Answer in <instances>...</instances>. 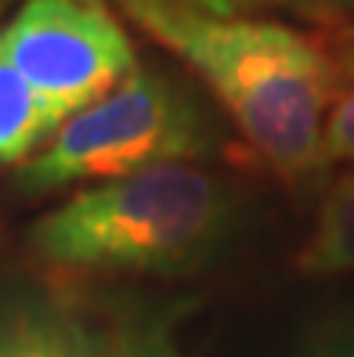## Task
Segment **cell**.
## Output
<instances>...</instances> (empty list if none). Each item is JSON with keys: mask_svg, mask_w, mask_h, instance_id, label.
Returning <instances> with one entry per match:
<instances>
[{"mask_svg": "<svg viewBox=\"0 0 354 357\" xmlns=\"http://www.w3.org/2000/svg\"><path fill=\"white\" fill-rule=\"evenodd\" d=\"M123 11L214 91L246 144L279 177H315L329 162L325 116L337 69L322 40L253 15H202L145 0Z\"/></svg>", "mask_w": 354, "mask_h": 357, "instance_id": "1", "label": "cell"}, {"mask_svg": "<svg viewBox=\"0 0 354 357\" xmlns=\"http://www.w3.org/2000/svg\"><path fill=\"white\" fill-rule=\"evenodd\" d=\"M235 199L210 170L166 162L87 184L33 227L40 260L73 275H174L224 242Z\"/></svg>", "mask_w": 354, "mask_h": 357, "instance_id": "2", "label": "cell"}, {"mask_svg": "<svg viewBox=\"0 0 354 357\" xmlns=\"http://www.w3.org/2000/svg\"><path fill=\"white\" fill-rule=\"evenodd\" d=\"M214 149L199 101L156 69H134L101 101L73 112L22 166L26 192L101 184L166 162H196Z\"/></svg>", "mask_w": 354, "mask_h": 357, "instance_id": "3", "label": "cell"}, {"mask_svg": "<svg viewBox=\"0 0 354 357\" xmlns=\"http://www.w3.org/2000/svg\"><path fill=\"white\" fill-rule=\"evenodd\" d=\"M0 54L66 119L138 69L127 29L101 0H26L0 26Z\"/></svg>", "mask_w": 354, "mask_h": 357, "instance_id": "4", "label": "cell"}, {"mask_svg": "<svg viewBox=\"0 0 354 357\" xmlns=\"http://www.w3.org/2000/svg\"><path fill=\"white\" fill-rule=\"evenodd\" d=\"M66 123V112L40 94L33 83L0 54V162H29L54 130Z\"/></svg>", "mask_w": 354, "mask_h": 357, "instance_id": "5", "label": "cell"}, {"mask_svg": "<svg viewBox=\"0 0 354 357\" xmlns=\"http://www.w3.org/2000/svg\"><path fill=\"white\" fill-rule=\"evenodd\" d=\"M297 267L315 278L354 275V170L340 174L322 195L311 238L297 253Z\"/></svg>", "mask_w": 354, "mask_h": 357, "instance_id": "6", "label": "cell"}, {"mask_svg": "<svg viewBox=\"0 0 354 357\" xmlns=\"http://www.w3.org/2000/svg\"><path fill=\"white\" fill-rule=\"evenodd\" d=\"M0 357H101V343L80 318L22 314L0 328Z\"/></svg>", "mask_w": 354, "mask_h": 357, "instance_id": "7", "label": "cell"}, {"mask_svg": "<svg viewBox=\"0 0 354 357\" xmlns=\"http://www.w3.org/2000/svg\"><path fill=\"white\" fill-rule=\"evenodd\" d=\"M325 159L354 162V73L347 69H337V87L325 116Z\"/></svg>", "mask_w": 354, "mask_h": 357, "instance_id": "8", "label": "cell"}, {"mask_svg": "<svg viewBox=\"0 0 354 357\" xmlns=\"http://www.w3.org/2000/svg\"><path fill=\"white\" fill-rule=\"evenodd\" d=\"M119 4H131V0H119ZM145 4H174V8H192L202 15H246L253 8L275 4V0H145Z\"/></svg>", "mask_w": 354, "mask_h": 357, "instance_id": "9", "label": "cell"}, {"mask_svg": "<svg viewBox=\"0 0 354 357\" xmlns=\"http://www.w3.org/2000/svg\"><path fill=\"white\" fill-rule=\"evenodd\" d=\"M315 357H354V343H337V347H325Z\"/></svg>", "mask_w": 354, "mask_h": 357, "instance_id": "10", "label": "cell"}, {"mask_svg": "<svg viewBox=\"0 0 354 357\" xmlns=\"http://www.w3.org/2000/svg\"><path fill=\"white\" fill-rule=\"evenodd\" d=\"M138 357H174L170 350H145V354H138Z\"/></svg>", "mask_w": 354, "mask_h": 357, "instance_id": "11", "label": "cell"}, {"mask_svg": "<svg viewBox=\"0 0 354 357\" xmlns=\"http://www.w3.org/2000/svg\"><path fill=\"white\" fill-rule=\"evenodd\" d=\"M8 4H11V0H0V15H4V11H8Z\"/></svg>", "mask_w": 354, "mask_h": 357, "instance_id": "12", "label": "cell"}]
</instances>
